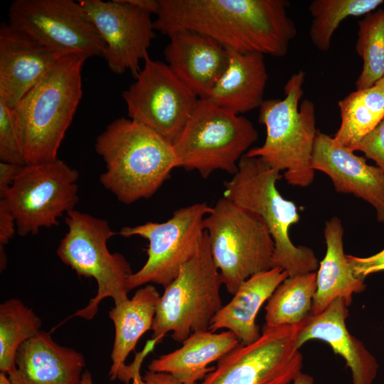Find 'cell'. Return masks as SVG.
Returning <instances> with one entry per match:
<instances>
[{
	"mask_svg": "<svg viewBox=\"0 0 384 384\" xmlns=\"http://www.w3.org/2000/svg\"><path fill=\"white\" fill-rule=\"evenodd\" d=\"M155 30L207 36L240 53L284 56L297 28L284 0H159Z\"/></svg>",
	"mask_w": 384,
	"mask_h": 384,
	"instance_id": "obj_1",
	"label": "cell"
},
{
	"mask_svg": "<svg viewBox=\"0 0 384 384\" xmlns=\"http://www.w3.org/2000/svg\"><path fill=\"white\" fill-rule=\"evenodd\" d=\"M95 148L106 166L100 183L125 204L151 197L177 168L173 144L129 118L111 122Z\"/></svg>",
	"mask_w": 384,
	"mask_h": 384,
	"instance_id": "obj_2",
	"label": "cell"
},
{
	"mask_svg": "<svg viewBox=\"0 0 384 384\" xmlns=\"http://www.w3.org/2000/svg\"><path fill=\"white\" fill-rule=\"evenodd\" d=\"M304 76V72L299 70L289 78L283 99L263 101L259 122L266 128L265 142L245 154L261 159L279 172L284 171L287 183L299 187H307L314 181L311 158L318 132L313 102L305 99L300 102Z\"/></svg>",
	"mask_w": 384,
	"mask_h": 384,
	"instance_id": "obj_3",
	"label": "cell"
},
{
	"mask_svg": "<svg viewBox=\"0 0 384 384\" xmlns=\"http://www.w3.org/2000/svg\"><path fill=\"white\" fill-rule=\"evenodd\" d=\"M281 178L279 171L261 159L245 154L237 172L224 182L223 197L263 220L274 243L273 267L283 269L289 277L316 272L319 262L313 250L296 246L290 239V228L300 217L294 203L277 188Z\"/></svg>",
	"mask_w": 384,
	"mask_h": 384,
	"instance_id": "obj_4",
	"label": "cell"
},
{
	"mask_svg": "<svg viewBox=\"0 0 384 384\" xmlns=\"http://www.w3.org/2000/svg\"><path fill=\"white\" fill-rule=\"evenodd\" d=\"M87 58L65 55L15 107L25 134L26 164L51 161L82 95V69Z\"/></svg>",
	"mask_w": 384,
	"mask_h": 384,
	"instance_id": "obj_5",
	"label": "cell"
},
{
	"mask_svg": "<svg viewBox=\"0 0 384 384\" xmlns=\"http://www.w3.org/2000/svg\"><path fill=\"white\" fill-rule=\"evenodd\" d=\"M211 256L233 295L251 276L273 267L274 243L257 214L223 197L204 219Z\"/></svg>",
	"mask_w": 384,
	"mask_h": 384,
	"instance_id": "obj_6",
	"label": "cell"
},
{
	"mask_svg": "<svg viewBox=\"0 0 384 384\" xmlns=\"http://www.w3.org/2000/svg\"><path fill=\"white\" fill-rule=\"evenodd\" d=\"M257 137L247 118L199 99L172 144L177 168L196 171L203 178L218 170L233 176Z\"/></svg>",
	"mask_w": 384,
	"mask_h": 384,
	"instance_id": "obj_7",
	"label": "cell"
},
{
	"mask_svg": "<svg viewBox=\"0 0 384 384\" xmlns=\"http://www.w3.org/2000/svg\"><path fill=\"white\" fill-rule=\"evenodd\" d=\"M220 273L215 265L205 231L196 253L182 265L160 296L151 327V338L161 342L167 333L182 343L191 334L209 330L222 308Z\"/></svg>",
	"mask_w": 384,
	"mask_h": 384,
	"instance_id": "obj_8",
	"label": "cell"
},
{
	"mask_svg": "<svg viewBox=\"0 0 384 384\" xmlns=\"http://www.w3.org/2000/svg\"><path fill=\"white\" fill-rule=\"evenodd\" d=\"M65 222L68 230L58 247V257L79 277L94 278L97 284L96 295L73 316L91 320L103 299L112 298L114 305L129 299L127 282L133 272L123 255L110 252L107 241L118 233L106 220L73 210Z\"/></svg>",
	"mask_w": 384,
	"mask_h": 384,
	"instance_id": "obj_9",
	"label": "cell"
},
{
	"mask_svg": "<svg viewBox=\"0 0 384 384\" xmlns=\"http://www.w3.org/2000/svg\"><path fill=\"white\" fill-rule=\"evenodd\" d=\"M79 173L58 159L20 168L3 199L21 236L57 225L58 218L79 201Z\"/></svg>",
	"mask_w": 384,
	"mask_h": 384,
	"instance_id": "obj_10",
	"label": "cell"
},
{
	"mask_svg": "<svg viewBox=\"0 0 384 384\" xmlns=\"http://www.w3.org/2000/svg\"><path fill=\"white\" fill-rule=\"evenodd\" d=\"M211 209L206 202L196 203L176 209L165 222L122 228L121 236L137 235L149 241L147 260L129 278V290L149 283L167 287L198 250L205 233L204 219Z\"/></svg>",
	"mask_w": 384,
	"mask_h": 384,
	"instance_id": "obj_11",
	"label": "cell"
},
{
	"mask_svg": "<svg viewBox=\"0 0 384 384\" xmlns=\"http://www.w3.org/2000/svg\"><path fill=\"white\" fill-rule=\"evenodd\" d=\"M302 324H265L257 340L240 343L200 384H292L302 368L303 356L297 346Z\"/></svg>",
	"mask_w": 384,
	"mask_h": 384,
	"instance_id": "obj_12",
	"label": "cell"
},
{
	"mask_svg": "<svg viewBox=\"0 0 384 384\" xmlns=\"http://www.w3.org/2000/svg\"><path fill=\"white\" fill-rule=\"evenodd\" d=\"M8 16L11 26L63 54L78 53L88 58L102 56L106 48L79 1L15 0Z\"/></svg>",
	"mask_w": 384,
	"mask_h": 384,
	"instance_id": "obj_13",
	"label": "cell"
},
{
	"mask_svg": "<svg viewBox=\"0 0 384 384\" xmlns=\"http://www.w3.org/2000/svg\"><path fill=\"white\" fill-rule=\"evenodd\" d=\"M135 81L122 92L129 118L173 144L198 97L169 66L148 55Z\"/></svg>",
	"mask_w": 384,
	"mask_h": 384,
	"instance_id": "obj_14",
	"label": "cell"
},
{
	"mask_svg": "<svg viewBox=\"0 0 384 384\" xmlns=\"http://www.w3.org/2000/svg\"><path fill=\"white\" fill-rule=\"evenodd\" d=\"M79 2L106 45L102 56L110 69L117 74L129 71L136 78L155 36L151 14L127 0Z\"/></svg>",
	"mask_w": 384,
	"mask_h": 384,
	"instance_id": "obj_15",
	"label": "cell"
},
{
	"mask_svg": "<svg viewBox=\"0 0 384 384\" xmlns=\"http://www.w3.org/2000/svg\"><path fill=\"white\" fill-rule=\"evenodd\" d=\"M66 55L13 26H0V100L16 107Z\"/></svg>",
	"mask_w": 384,
	"mask_h": 384,
	"instance_id": "obj_16",
	"label": "cell"
},
{
	"mask_svg": "<svg viewBox=\"0 0 384 384\" xmlns=\"http://www.w3.org/2000/svg\"><path fill=\"white\" fill-rule=\"evenodd\" d=\"M311 167L326 174L336 192L353 194L370 203L378 221L384 223V173L378 166L368 164L365 158L318 131Z\"/></svg>",
	"mask_w": 384,
	"mask_h": 384,
	"instance_id": "obj_17",
	"label": "cell"
},
{
	"mask_svg": "<svg viewBox=\"0 0 384 384\" xmlns=\"http://www.w3.org/2000/svg\"><path fill=\"white\" fill-rule=\"evenodd\" d=\"M168 36L164 51L166 64L198 99H208L228 65V48L193 31H177Z\"/></svg>",
	"mask_w": 384,
	"mask_h": 384,
	"instance_id": "obj_18",
	"label": "cell"
},
{
	"mask_svg": "<svg viewBox=\"0 0 384 384\" xmlns=\"http://www.w3.org/2000/svg\"><path fill=\"white\" fill-rule=\"evenodd\" d=\"M348 308L345 300L338 297L321 313L312 315L300 327L297 346L299 349L311 340L324 341L345 360L351 371L353 384H373L378 364L363 343L348 331L346 324Z\"/></svg>",
	"mask_w": 384,
	"mask_h": 384,
	"instance_id": "obj_19",
	"label": "cell"
},
{
	"mask_svg": "<svg viewBox=\"0 0 384 384\" xmlns=\"http://www.w3.org/2000/svg\"><path fill=\"white\" fill-rule=\"evenodd\" d=\"M16 364L8 375L12 384H80L85 360L82 353L41 331L19 347Z\"/></svg>",
	"mask_w": 384,
	"mask_h": 384,
	"instance_id": "obj_20",
	"label": "cell"
},
{
	"mask_svg": "<svg viewBox=\"0 0 384 384\" xmlns=\"http://www.w3.org/2000/svg\"><path fill=\"white\" fill-rule=\"evenodd\" d=\"M159 298L156 287L148 284L137 289L131 299L114 305L109 311L115 332L110 355L111 380L118 379L129 384L132 380V368L130 364H125V361L142 335L151 329Z\"/></svg>",
	"mask_w": 384,
	"mask_h": 384,
	"instance_id": "obj_21",
	"label": "cell"
},
{
	"mask_svg": "<svg viewBox=\"0 0 384 384\" xmlns=\"http://www.w3.org/2000/svg\"><path fill=\"white\" fill-rule=\"evenodd\" d=\"M288 277L287 272L279 267L251 276L239 287L232 299L215 315L209 331L227 329L244 345L257 340L261 335L256 324L257 313Z\"/></svg>",
	"mask_w": 384,
	"mask_h": 384,
	"instance_id": "obj_22",
	"label": "cell"
},
{
	"mask_svg": "<svg viewBox=\"0 0 384 384\" xmlns=\"http://www.w3.org/2000/svg\"><path fill=\"white\" fill-rule=\"evenodd\" d=\"M228 50V65L208 100L237 114L260 108L268 79L265 55Z\"/></svg>",
	"mask_w": 384,
	"mask_h": 384,
	"instance_id": "obj_23",
	"label": "cell"
},
{
	"mask_svg": "<svg viewBox=\"0 0 384 384\" xmlns=\"http://www.w3.org/2000/svg\"><path fill=\"white\" fill-rule=\"evenodd\" d=\"M179 348L152 360L149 370L170 374L183 384H198L218 361L240 342L230 331L209 330L191 334Z\"/></svg>",
	"mask_w": 384,
	"mask_h": 384,
	"instance_id": "obj_24",
	"label": "cell"
},
{
	"mask_svg": "<svg viewBox=\"0 0 384 384\" xmlns=\"http://www.w3.org/2000/svg\"><path fill=\"white\" fill-rule=\"evenodd\" d=\"M343 227L340 218H331L325 223L326 245L324 257L316 273V292L313 299L312 315L321 313L336 298H343L347 306L353 295L363 292L366 284L356 277L343 250Z\"/></svg>",
	"mask_w": 384,
	"mask_h": 384,
	"instance_id": "obj_25",
	"label": "cell"
},
{
	"mask_svg": "<svg viewBox=\"0 0 384 384\" xmlns=\"http://www.w3.org/2000/svg\"><path fill=\"white\" fill-rule=\"evenodd\" d=\"M341 124L333 137L338 144L355 151L361 141L384 117V90L374 86L356 90L338 102Z\"/></svg>",
	"mask_w": 384,
	"mask_h": 384,
	"instance_id": "obj_26",
	"label": "cell"
},
{
	"mask_svg": "<svg viewBox=\"0 0 384 384\" xmlns=\"http://www.w3.org/2000/svg\"><path fill=\"white\" fill-rule=\"evenodd\" d=\"M316 292V272L288 277L268 299L265 324L277 326L304 324L312 316Z\"/></svg>",
	"mask_w": 384,
	"mask_h": 384,
	"instance_id": "obj_27",
	"label": "cell"
},
{
	"mask_svg": "<svg viewBox=\"0 0 384 384\" xmlns=\"http://www.w3.org/2000/svg\"><path fill=\"white\" fill-rule=\"evenodd\" d=\"M42 321L33 310L18 299L0 304V371L7 375L16 369V356L19 347L37 335Z\"/></svg>",
	"mask_w": 384,
	"mask_h": 384,
	"instance_id": "obj_28",
	"label": "cell"
},
{
	"mask_svg": "<svg viewBox=\"0 0 384 384\" xmlns=\"http://www.w3.org/2000/svg\"><path fill=\"white\" fill-rule=\"evenodd\" d=\"M384 3L382 0H314L309 11L313 18L309 37L319 50L331 46L333 34L340 23L350 16H361L374 11Z\"/></svg>",
	"mask_w": 384,
	"mask_h": 384,
	"instance_id": "obj_29",
	"label": "cell"
},
{
	"mask_svg": "<svg viewBox=\"0 0 384 384\" xmlns=\"http://www.w3.org/2000/svg\"><path fill=\"white\" fill-rule=\"evenodd\" d=\"M358 24L356 50L363 66L356 87L363 90L374 86L384 75V9L367 14Z\"/></svg>",
	"mask_w": 384,
	"mask_h": 384,
	"instance_id": "obj_30",
	"label": "cell"
},
{
	"mask_svg": "<svg viewBox=\"0 0 384 384\" xmlns=\"http://www.w3.org/2000/svg\"><path fill=\"white\" fill-rule=\"evenodd\" d=\"M1 162L23 166L25 158V134L15 107L0 100Z\"/></svg>",
	"mask_w": 384,
	"mask_h": 384,
	"instance_id": "obj_31",
	"label": "cell"
},
{
	"mask_svg": "<svg viewBox=\"0 0 384 384\" xmlns=\"http://www.w3.org/2000/svg\"><path fill=\"white\" fill-rule=\"evenodd\" d=\"M356 151L374 161L384 173V117L358 144Z\"/></svg>",
	"mask_w": 384,
	"mask_h": 384,
	"instance_id": "obj_32",
	"label": "cell"
},
{
	"mask_svg": "<svg viewBox=\"0 0 384 384\" xmlns=\"http://www.w3.org/2000/svg\"><path fill=\"white\" fill-rule=\"evenodd\" d=\"M353 274L356 278L363 281L373 273L384 271V249L379 252L366 257L346 255Z\"/></svg>",
	"mask_w": 384,
	"mask_h": 384,
	"instance_id": "obj_33",
	"label": "cell"
},
{
	"mask_svg": "<svg viewBox=\"0 0 384 384\" xmlns=\"http://www.w3.org/2000/svg\"><path fill=\"white\" fill-rule=\"evenodd\" d=\"M156 344L155 340H148L144 348L136 354L134 361L131 363L134 373L132 384H145L143 377L140 374L141 366L144 359L153 351ZM80 384H92V375L89 370H86L83 372Z\"/></svg>",
	"mask_w": 384,
	"mask_h": 384,
	"instance_id": "obj_34",
	"label": "cell"
},
{
	"mask_svg": "<svg viewBox=\"0 0 384 384\" xmlns=\"http://www.w3.org/2000/svg\"><path fill=\"white\" fill-rule=\"evenodd\" d=\"M14 218L3 199H0V246L7 244L15 233Z\"/></svg>",
	"mask_w": 384,
	"mask_h": 384,
	"instance_id": "obj_35",
	"label": "cell"
},
{
	"mask_svg": "<svg viewBox=\"0 0 384 384\" xmlns=\"http://www.w3.org/2000/svg\"><path fill=\"white\" fill-rule=\"evenodd\" d=\"M21 167L12 164L0 162V197L11 185Z\"/></svg>",
	"mask_w": 384,
	"mask_h": 384,
	"instance_id": "obj_36",
	"label": "cell"
},
{
	"mask_svg": "<svg viewBox=\"0 0 384 384\" xmlns=\"http://www.w3.org/2000/svg\"><path fill=\"white\" fill-rule=\"evenodd\" d=\"M143 380L145 384H183L170 374L150 370L146 372Z\"/></svg>",
	"mask_w": 384,
	"mask_h": 384,
	"instance_id": "obj_37",
	"label": "cell"
},
{
	"mask_svg": "<svg viewBox=\"0 0 384 384\" xmlns=\"http://www.w3.org/2000/svg\"><path fill=\"white\" fill-rule=\"evenodd\" d=\"M292 384H314V378L302 371L296 376Z\"/></svg>",
	"mask_w": 384,
	"mask_h": 384,
	"instance_id": "obj_38",
	"label": "cell"
},
{
	"mask_svg": "<svg viewBox=\"0 0 384 384\" xmlns=\"http://www.w3.org/2000/svg\"><path fill=\"white\" fill-rule=\"evenodd\" d=\"M0 384H12L7 374L4 373H0Z\"/></svg>",
	"mask_w": 384,
	"mask_h": 384,
	"instance_id": "obj_39",
	"label": "cell"
},
{
	"mask_svg": "<svg viewBox=\"0 0 384 384\" xmlns=\"http://www.w3.org/2000/svg\"><path fill=\"white\" fill-rule=\"evenodd\" d=\"M375 85L384 90V75Z\"/></svg>",
	"mask_w": 384,
	"mask_h": 384,
	"instance_id": "obj_40",
	"label": "cell"
},
{
	"mask_svg": "<svg viewBox=\"0 0 384 384\" xmlns=\"http://www.w3.org/2000/svg\"><path fill=\"white\" fill-rule=\"evenodd\" d=\"M383 324H384V320H383Z\"/></svg>",
	"mask_w": 384,
	"mask_h": 384,
	"instance_id": "obj_41",
	"label": "cell"
}]
</instances>
